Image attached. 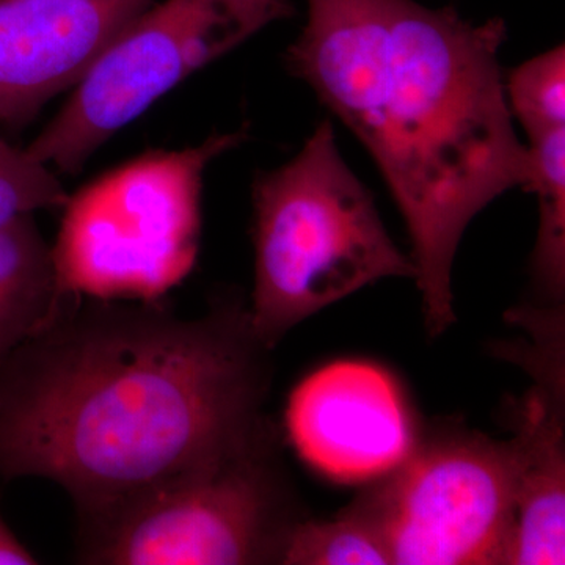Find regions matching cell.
<instances>
[{"instance_id":"cell-1","label":"cell","mask_w":565,"mask_h":565,"mask_svg":"<svg viewBox=\"0 0 565 565\" xmlns=\"http://www.w3.org/2000/svg\"><path fill=\"white\" fill-rule=\"evenodd\" d=\"M77 300L0 363L2 478L63 487L90 525L269 429L270 349L248 308Z\"/></svg>"},{"instance_id":"cell-2","label":"cell","mask_w":565,"mask_h":565,"mask_svg":"<svg viewBox=\"0 0 565 565\" xmlns=\"http://www.w3.org/2000/svg\"><path fill=\"white\" fill-rule=\"evenodd\" d=\"M286 66L351 129L411 234L424 322H456L452 264L493 200L530 188L531 159L505 102L501 18L476 24L415 0H307Z\"/></svg>"},{"instance_id":"cell-3","label":"cell","mask_w":565,"mask_h":565,"mask_svg":"<svg viewBox=\"0 0 565 565\" xmlns=\"http://www.w3.org/2000/svg\"><path fill=\"white\" fill-rule=\"evenodd\" d=\"M253 333L267 349L294 327L385 278H414L373 195L323 120L296 158L253 184Z\"/></svg>"},{"instance_id":"cell-4","label":"cell","mask_w":565,"mask_h":565,"mask_svg":"<svg viewBox=\"0 0 565 565\" xmlns=\"http://www.w3.org/2000/svg\"><path fill=\"white\" fill-rule=\"evenodd\" d=\"M245 132L214 134L196 147L156 151L70 196L52 247L61 303L159 302L196 262L204 172Z\"/></svg>"},{"instance_id":"cell-5","label":"cell","mask_w":565,"mask_h":565,"mask_svg":"<svg viewBox=\"0 0 565 565\" xmlns=\"http://www.w3.org/2000/svg\"><path fill=\"white\" fill-rule=\"evenodd\" d=\"M270 429L232 456L81 526V559L104 565L280 564L300 522Z\"/></svg>"},{"instance_id":"cell-6","label":"cell","mask_w":565,"mask_h":565,"mask_svg":"<svg viewBox=\"0 0 565 565\" xmlns=\"http://www.w3.org/2000/svg\"><path fill=\"white\" fill-rule=\"evenodd\" d=\"M294 13L291 0L152 3L111 41L25 151L52 170L76 173L182 81Z\"/></svg>"},{"instance_id":"cell-7","label":"cell","mask_w":565,"mask_h":565,"mask_svg":"<svg viewBox=\"0 0 565 565\" xmlns=\"http://www.w3.org/2000/svg\"><path fill=\"white\" fill-rule=\"evenodd\" d=\"M352 508L381 535L390 564H505L515 527L511 445L468 433L424 441Z\"/></svg>"},{"instance_id":"cell-8","label":"cell","mask_w":565,"mask_h":565,"mask_svg":"<svg viewBox=\"0 0 565 565\" xmlns=\"http://www.w3.org/2000/svg\"><path fill=\"white\" fill-rule=\"evenodd\" d=\"M286 426L297 452L334 481L381 478L418 445L396 381L374 364L337 362L294 390Z\"/></svg>"},{"instance_id":"cell-9","label":"cell","mask_w":565,"mask_h":565,"mask_svg":"<svg viewBox=\"0 0 565 565\" xmlns=\"http://www.w3.org/2000/svg\"><path fill=\"white\" fill-rule=\"evenodd\" d=\"M156 0H0V126L21 128L76 87Z\"/></svg>"},{"instance_id":"cell-10","label":"cell","mask_w":565,"mask_h":565,"mask_svg":"<svg viewBox=\"0 0 565 565\" xmlns=\"http://www.w3.org/2000/svg\"><path fill=\"white\" fill-rule=\"evenodd\" d=\"M526 353L535 386L515 418V527L509 565L565 563L564 343L534 340Z\"/></svg>"},{"instance_id":"cell-11","label":"cell","mask_w":565,"mask_h":565,"mask_svg":"<svg viewBox=\"0 0 565 565\" xmlns=\"http://www.w3.org/2000/svg\"><path fill=\"white\" fill-rule=\"evenodd\" d=\"M531 182L537 195L539 232L533 253L537 288L556 307L565 291V128L530 140Z\"/></svg>"},{"instance_id":"cell-12","label":"cell","mask_w":565,"mask_h":565,"mask_svg":"<svg viewBox=\"0 0 565 565\" xmlns=\"http://www.w3.org/2000/svg\"><path fill=\"white\" fill-rule=\"evenodd\" d=\"M280 564L388 565L390 557L374 526L349 505L327 522L300 520L288 535Z\"/></svg>"},{"instance_id":"cell-13","label":"cell","mask_w":565,"mask_h":565,"mask_svg":"<svg viewBox=\"0 0 565 565\" xmlns=\"http://www.w3.org/2000/svg\"><path fill=\"white\" fill-rule=\"evenodd\" d=\"M504 93L509 110L522 122L527 140L565 128L564 44L512 70Z\"/></svg>"},{"instance_id":"cell-14","label":"cell","mask_w":565,"mask_h":565,"mask_svg":"<svg viewBox=\"0 0 565 565\" xmlns=\"http://www.w3.org/2000/svg\"><path fill=\"white\" fill-rule=\"evenodd\" d=\"M68 199L50 167L0 136V226L40 210L63 207Z\"/></svg>"},{"instance_id":"cell-15","label":"cell","mask_w":565,"mask_h":565,"mask_svg":"<svg viewBox=\"0 0 565 565\" xmlns=\"http://www.w3.org/2000/svg\"><path fill=\"white\" fill-rule=\"evenodd\" d=\"M36 563H39L36 557L18 541L17 535L0 516V565H33Z\"/></svg>"},{"instance_id":"cell-16","label":"cell","mask_w":565,"mask_h":565,"mask_svg":"<svg viewBox=\"0 0 565 565\" xmlns=\"http://www.w3.org/2000/svg\"><path fill=\"white\" fill-rule=\"evenodd\" d=\"M6 362V355H3L2 349H0V363Z\"/></svg>"}]
</instances>
